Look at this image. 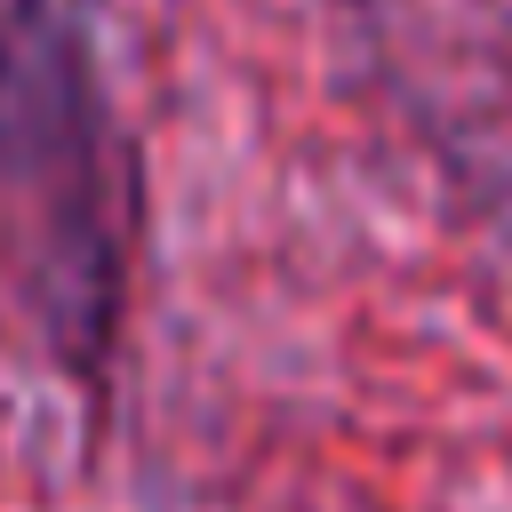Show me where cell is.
I'll use <instances>...</instances> for the list:
<instances>
[{
    "label": "cell",
    "instance_id": "cell-1",
    "mask_svg": "<svg viewBox=\"0 0 512 512\" xmlns=\"http://www.w3.org/2000/svg\"><path fill=\"white\" fill-rule=\"evenodd\" d=\"M96 128V0H0V192H80Z\"/></svg>",
    "mask_w": 512,
    "mask_h": 512
}]
</instances>
